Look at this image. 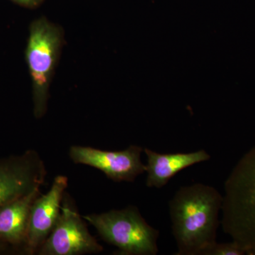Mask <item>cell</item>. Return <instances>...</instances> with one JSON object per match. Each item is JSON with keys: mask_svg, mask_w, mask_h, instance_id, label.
Instances as JSON below:
<instances>
[{"mask_svg": "<svg viewBox=\"0 0 255 255\" xmlns=\"http://www.w3.org/2000/svg\"><path fill=\"white\" fill-rule=\"evenodd\" d=\"M223 196L216 188L196 183L181 187L169 202L176 255H200L216 242Z\"/></svg>", "mask_w": 255, "mask_h": 255, "instance_id": "cell-1", "label": "cell"}, {"mask_svg": "<svg viewBox=\"0 0 255 255\" xmlns=\"http://www.w3.org/2000/svg\"><path fill=\"white\" fill-rule=\"evenodd\" d=\"M221 224L246 255H255V146L233 167L224 185Z\"/></svg>", "mask_w": 255, "mask_h": 255, "instance_id": "cell-2", "label": "cell"}, {"mask_svg": "<svg viewBox=\"0 0 255 255\" xmlns=\"http://www.w3.org/2000/svg\"><path fill=\"white\" fill-rule=\"evenodd\" d=\"M64 43L63 28L44 16L30 24L25 60L31 78L33 114L36 119L46 113L49 87Z\"/></svg>", "mask_w": 255, "mask_h": 255, "instance_id": "cell-3", "label": "cell"}, {"mask_svg": "<svg viewBox=\"0 0 255 255\" xmlns=\"http://www.w3.org/2000/svg\"><path fill=\"white\" fill-rule=\"evenodd\" d=\"M102 240L119 249V255H156L159 231L150 226L135 206L83 216Z\"/></svg>", "mask_w": 255, "mask_h": 255, "instance_id": "cell-4", "label": "cell"}, {"mask_svg": "<svg viewBox=\"0 0 255 255\" xmlns=\"http://www.w3.org/2000/svg\"><path fill=\"white\" fill-rule=\"evenodd\" d=\"M64 201L58 221L38 254L81 255L103 251L102 246L89 232L78 211L68 200Z\"/></svg>", "mask_w": 255, "mask_h": 255, "instance_id": "cell-5", "label": "cell"}, {"mask_svg": "<svg viewBox=\"0 0 255 255\" xmlns=\"http://www.w3.org/2000/svg\"><path fill=\"white\" fill-rule=\"evenodd\" d=\"M46 174L44 162L35 150L0 159V206L41 188Z\"/></svg>", "mask_w": 255, "mask_h": 255, "instance_id": "cell-6", "label": "cell"}, {"mask_svg": "<svg viewBox=\"0 0 255 255\" xmlns=\"http://www.w3.org/2000/svg\"><path fill=\"white\" fill-rule=\"evenodd\" d=\"M143 150L140 146L135 145L119 151L73 145L70 148L69 155L74 163L95 167L114 182H132L145 172V165L141 161Z\"/></svg>", "mask_w": 255, "mask_h": 255, "instance_id": "cell-7", "label": "cell"}, {"mask_svg": "<svg viewBox=\"0 0 255 255\" xmlns=\"http://www.w3.org/2000/svg\"><path fill=\"white\" fill-rule=\"evenodd\" d=\"M68 186V177L58 175L55 178L49 191L40 194L33 201L23 253H38L58 221L62 201Z\"/></svg>", "mask_w": 255, "mask_h": 255, "instance_id": "cell-8", "label": "cell"}, {"mask_svg": "<svg viewBox=\"0 0 255 255\" xmlns=\"http://www.w3.org/2000/svg\"><path fill=\"white\" fill-rule=\"evenodd\" d=\"M143 152L147 157L146 186L157 189L167 185L181 171L211 159V156L204 150L162 154L145 148Z\"/></svg>", "mask_w": 255, "mask_h": 255, "instance_id": "cell-9", "label": "cell"}, {"mask_svg": "<svg viewBox=\"0 0 255 255\" xmlns=\"http://www.w3.org/2000/svg\"><path fill=\"white\" fill-rule=\"evenodd\" d=\"M40 189L0 206V241L14 251L21 250L23 253L31 206L41 194Z\"/></svg>", "mask_w": 255, "mask_h": 255, "instance_id": "cell-10", "label": "cell"}, {"mask_svg": "<svg viewBox=\"0 0 255 255\" xmlns=\"http://www.w3.org/2000/svg\"><path fill=\"white\" fill-rule=\"evenodd\" d=\"M246 251L237 242L219 243L215 242L211 246L201 252L200 255H243Z\"/></svg>", "mask_w": 255, "mask_h": 255, "instance_id": "cell-11", "label": "cell"}, {"mask_svg": "<svg viewBox=\"0 0 255 255\" xmlns=\"http://www.w3.org/2000/svg\"><path fill=\"white\" fill-rule=\"evenodd\" d=\"M14 4L26 9H34L39 7L45 0H10Z\"/></svg>", "mask_w": 255, "mask_h": 255, "instance_id": "cell-12", "label": "cell"}, {"mask_svg": "<svg viewBox=\"0 0 255 255\" xmlns=\"http://www.w3.org/2000/svg\"><path fill=\"white\" fill-rule=\"evenodd\" d=\"M11 251H14V249L11 247H10L9 245L6 244V243H3V242L0 241V254Z\"/></svg>", "mask_w": 255, "mask_h": 255, "instance_id": "cell-13", "label": "cell"}]
</instances>
